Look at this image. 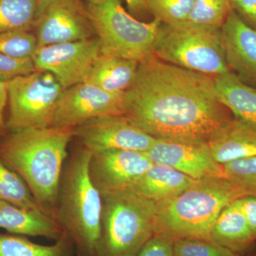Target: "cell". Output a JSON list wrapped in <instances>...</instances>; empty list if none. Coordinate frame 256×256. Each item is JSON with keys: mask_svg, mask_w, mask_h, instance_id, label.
<instances>
[{"mask_svg": "<svg viewBox=\"0 0 256 256\" xmlns=\"http://www.w3.org/2000/svg\"><path fill=\"white\" fill-rule=\"evenodd\" d=\"M139 63L101 54L85 82L114 94H124L132 86Z\"/></svg>", "mask_w": 256, "mask_h": 256, "instance_id": "d6986e66", "label": "cell"}, {"mask_svg": "<svg viewBox=\"0 0 256 256\" xmlns=\"http://www.w3.org/2000/svg\"><path fill=\"white\" fill-rule=\"evenodd\" d=\"M256 195L226 178L198 180L178 196L156 202L154 236L210 240L216 220L224 208L244 196Z\"/></svg>", "mask_w": 256, "mask_h": 256, "instance_id": "3957f363", "label": "cell"}, {"mask_svg": "<svg viewBox=\"0 0 256 256\" xmlns=\"http://www.w3.org/2000/svg\"><path fill=\"white\" fill-rule=\"evenodd\" d=\"M0 200L9 202L12 204L25 210H40L47 212L38 204L21 176L9 168L1 159Z\"/></svg>", "mask_w": 256, "mask_h": 256, "instance_id": "cb8c5ba5", "label": "cell"}, {"mask_svg": "<svg viewBox=\"0 0 256 256\" xmlns=\"http://www.w3.org/2000/svg\"><path fill=\"white\" fill-rule=\"evenodd\" d=\"M92 153L78 150L65 166L60 178L56 220L80 250L96 256L100 242L102 198L90 178Z\"/></svg>", "mask_w": 256, "mask_h": 256, "instance_id": "277c9868", "label": "cell"}, {"mask_svg": "<svg viewBox=\"0 0 256 256\" xmlns=\"http://www.w3.org/2000/svg\"><path fill=\"white\" fill-rule=\"evenodd\" d=\"M232 10L244 22L256 30V0H230Z\"/></svg>", "mask_w": 256, "mask_h": 256, "instance_id": "1f68e13d", "label": "cell"}, {"mask_svg": "<svg viewBox=\"0 0 256 256\" xmlns=\"http://www.w3.org/2000/svg\"><path fill=\"white\" fill-rule=\"evenodd\" d=\"M256 237L235 202L224 208L216 220L210 242L244 254L254 245Z\"/></svg>", "mask_w": 256, "mask_h": 256, "instance_id": "ffe728a7", "label": "cell"}, {"mask_svg": "<svg viewBox=\"0 0 256 256\" xmlns=\"http://www.w3.org/2000/svg\"><path fill=\"white\" fill-rule=\"evenodd\" d=\"M198 181L166 165L153 163L142 176L126 190L160 202L178 196Z\"/></svg>", "mask_w": 256, "mask_h": 256, "instance_id": "e0dca14e", "label": "cell"}, {"mask_svg": "<svg viewBox=\"0 0 256 256\" xmlns=\"http://www.w3.org/2000/svg\"><path fill=\"white\" fill-rule=\"evenodd\" d=\"M246 256H256V252H250V254H248V255Z\"/></svg>", "mask_w": 256, "mask_h": 256, "instance_id": "8d00e7d4", "label": "cell"}, {"mask_svg": "<svg viewBox=\"0 0 256 256\" xmlns=\"http://www.w3.org/2000/svg\"><path fill=\"white\" fill-rule=\"evenodd\" d=\"M100 53L96 37L38 47L32 60L38 70L50 72L66 89L86 80Z\"/></svg>", "mask_w": 256, "mask_h": 256, "instance_id": "8fae6325", "label": "cell"}, {"mask_svg": "<svg viewBox=\"0 0 256 256\" xmlns=\"http://www.w3.org/2000/svg\"><path fill=\"white\" fill-rule=\"evenodd\" d=\"M235 203L242 210L249 227L256 237V195L242 197Z\"/></svg>", "mask_w": 256, "mask_h": 256, "instance_id": "d6a6232c", "label": "cell"}, {"mask_svg": "<svg viewBox=\"0 0 256 256\" xmlns=\"http://www.w3.org/2000/svg\"><path fill=\"white\" fill-rule=\"evenodd\" d=\"M232 11L230 0H196L186 22L222 28Z\"/></svg>", "mask_w": 256, "mask_h": 256, "instance_id": "d4e9b609", "label": "cell"}, {"mask_svg": "<svg viewBox=\"0 0 256 256\" xmlns=\"http://www.w3.org/2000/svg\"><path fill=\"white\" fill-rule=\"evenodd\" d=\"M74 131L82 146L92 153L110 150L146 152L156 140L122 116L90 119Z\"/></svg>", "mask_w": 256, "mask_h": 256, "instance_id": "7c38bea8", "label": "cell"}, {"mask_svg": "<svg viewBox=\"0 0 256 256\" xmlns=\"http://www.w3.org/2000/svg\"><path fill=\"white\" fill-rule=\"evenodd\" d=\"M102 198L96 256H137L154 236L156 202L127 190L109 192Z\"/></svg>", "mask_w": 256, "mask_h": 256, "instance_id": "5b68a950", "label": "cell"}, {"mask_svg": "<svg viewBox=\"0 0 256 256\" xmlns=\"http://www.w3.org/2000/svg\"><path fill=\"white\" fill-rule=\"evenodd\" d=\"M124 94H111L92 84L80 82L64 89L52 127L75 128L90 119L124 116Z\"/></svg>", "mask_w": 256, "mask_h": 256, "instance_id": "30bf717a", "label": "cell"}, {"mask_svg": "<svg viewBox=\"0 0 256 256\" xmlns=\"http://www.w3.org/2000/svg\"><path fill=\"white\" fill-rule=\"evenodd\" d=\"M174 256H242V254L230 250L210 240L198 239H178L174 240Z\"/></svg>", "mask_w": 256, "mask_h": 256, "instance_id": "83f0119b", "label": "cell"}, {"mask_svg": "<svg viewBox=\"0 0 256 256\" xmlns=\"http://www.w3.org/2000/svg\"><path fill=\"white\" fill-rule=\"evenodd\" d=\"M153 54L166 63L210 76L232 72L226 62L222 28L162 23Z\"/></svg>", "mask_w": 256, "mask_h": 256, "instance_id": "8992f818", "label": "cell"}, {"mask_svg": "<svg viewBox=\"0 0 256 256\" xmlns=\"http://www.w3.org/2000/svg\"><path fill=\"white\" fill-rule=\"evenodd\" d=\"M153 164L146 152L110 150L92 153L90 178L101 196L129 188Z\"/></svg>", "mask_w": 256, "mask_h": 256, "instance_id": "4fadbf2b", "label": "cell"}, {"mask_svg": "<svg viewBox=\"0 0 256 256\" xmlns=\"http://www.w3.org/2000/svg\"><path fill=\"white\" fill-rule=\"evenodd\" d=\"M212 156L220 164L256 156V126L234 118L218 138L208 143Z\"/></svg>", "mask_w": 256, "mask_h": 256, "instance_id": "ac0fdd59", "label": "cell"}, {"mask_svg": "<svg viewBox=\"0 0 256 256\" xmlns=\"http://www.w3.org/2000/svg\"><path fill=\"white\" fill-rule=\"evenodd\" d=\"M222 32L228 68L244 84L256 88V30L232 10Z\"/></svg>", "mask_w": 256, "mask_h": 256, "instance_id": "9a60e30c", "label": "cell"}, {"mask_svg": "<svg viewBox=\"0 0 256 256\" xmlns=\"http://www.w3.org/2000/svg\"><path fill=\"white\" fill-rule=\"evenodd\" d=\"M150 14L162 24L186 22L196 0H146Z\"/></svg>", "mask_w": 256, "mask_h": 256, "instance_id": "484cf974", "label": "cell"}, {"mask_svg": "<svg viewBox=\"0 0 256 256\" xmlns=\"http://www.w3.org/2000/svg\"><path fill=\"white\" fill-rule=\"evenodd\" d=\"M124 116L156 140L208 144L235 118L216 94L214 77L152 56L124 92Z\"/></svg>", "mask_w": 256, "mask_h": 256, "instance_id": "6da1fadb", "label": "cell"}, {"mask_svg": "<svg viewBox=\"0 0 256 256\" xmlns=\"http://www.w3.org/2000/svg\"><path fill=\"white\" fill-rule=\"evenodd\" d=\"M214 88L218 100L236 118L256 126V88L229 72L214 77Z\"/></svg>", "mask_w": 256, "mask_h": 256, "instance_id": "44dd1931", "label": "cell"}, {"mask_svg": "<svg viewBox=\"0 0 256 256\" xmlns=\"http://www.w3.org/2000/svg\"><path fill=\"white\" fill-rule=\"evenodd\" d=\"M90 4H98V3L102 2L104 0H88Z\"/></svg>", "mask_w": 256, "mask_h": 256, "instance_id": "d590c367", "label": "cell"}, {"mask_svg": "<svg viewBox=\"0 0 256 256\" xmlns=\"http://www.w3.org/2000/svg\"><path fill=\"white\" fill-rule=\"evenodd\" d=\"M153 163L166 165L196 180L224 178L208 144L156 140L146 152Z\"/></svg>", "mask_w": 256, "mask_h": 256, "instance_id": "5bb4252c", "label": "cell"}, {"mask_svg": "<svg viewBox=\"0 0 256 256\" xmlns=\"http://www.w3.org/2000/svg\"><path fill=\"white\" fill-rule=\"evenodd\" d=\"M173 245L172 239L156 235L146 242L137 256H174Z\"/></svg>", "mask_w": 256, "mask_h": 256, "instance_id": "4dcf8cb0", "label": "cell"}, {"mask_svg": "<svg viewBox=\"0 0 256 256\" xmlns=\"http://www.w3.org/2000/svg\"><path fill=\"white\" fill-rule=\"evenodd\" d=\"M66 234L53 245L43 246L18 236L0 234V256H67Z\"/></svg>", "mask_w": 256, "mask_h": 256, "instance_id": "7402d4cb", "label": "cell"}, {"mask_svg": "<svg viewBox=\"0 0 256 256\" xmlns=\"http://www.w3.org/2000/svg\"><path fill=\"white\" fill-rule=\"evenodd\" d=\"M8 102V82L0 80V134H4L6 129L4 111Z\"/></svg>", "mask_w": 256, "mask_h": 256, "instance_id": "836d02e7", "label": "cell"}, {"mask_svg": "<svg viewBox=\"0 0 256 256\" xmlns=\"http://www.w3.org/2000/svg\"><path fill=\"white\" fill-rule=\"evenodd\" d=\"M128 10L133 15H144L150 13L146 0H126Z\"/></svg>", "mask_w": 256, "mask_h": 256, "instance_id": "e575fe53", "label": "cell"}, {"mask_svg": "<svg viewBox=\"0 0 256 256\" xmlns=\"http://www.w3.org/2000/svg\"><path fill=\"white\" fill-rule=\"evenodd\" d=\"M64 88L53 74L37 70L8 82L10 114L6 129L52 127Z\"/></svg>", "mask_w": 256, "mask_h": 256, "instance_id": "ba28073f", "label": "cell"}, {"mask_svg": "<svg viewBox=\"0 0 256 256\" xmlns=\"http://www.w3.org/2000/svg\"><path fill=\"white\" fill-rule=\"evenodd\" d=\"M224 178L256 195V156L223 164Z\"/></svg>", "mask_w": 256, "mask_h": 256, "instance_id": "f1b7e54d", "label": "cell"}, {"mask_svg": "<svg viewBox=\"0 0 256 256\" xmlns=\"http://www.w3.org/2000/svg\"><path fill=\"white\" fill-rule=\"evenodd\" d=\"M38 46L82 41L96 34L80 0H47L34 24Z\"/></svg>", "mask_w": 256, "mask_h": 256, "instance_id": "9c48e42d", "label": "cell"}, {"mask_svg": "<svg viewBox=\"0 0 256 256\" xmlns=\"http://www.w3.org/2000/svg\"><path fill=\"white\" fill-rule=\"evenodd\" d=\"M38 42L30 31L16 30L0 33V53L16 58H32Z\"/></svg>", "mask_w": 256, "mask_h": 256, "instance_id": "4316f807", "label": "cell"}, {"mask_svg": "<svg viewBox=\"0 0 256 256\" xmlns=\"http://www.w3.org/2000/svg\"><path fill=\"white\" fill-rule=\"evenodd\" d=\"M75 128H26L0 142V159L28 185L38 204L53 215L57 207L67 148ZM55 218V217H54Z\"/></svg>", "mask_w": 256, "mask_h": 256, "instance_id": "7a4b0ae2", "label": "cell"}, {"mask_svg": "<svg viewBox=\"0 0 256 256\" xmlns=\"http://www.w3.org/2000/svg\"><path fill=\"white\" fill-rule=\"evenodd\" d=\"M101 54L140 64L154 53L161 22H143L126 11L120 0H104L86 6Z\"/></svg>", "mask_w": 256, "mask_h": 256, "instance_id": "52a82bcc", "label": "cell"}, {"mask_svg": "<svg viewBox=\"0 0 256 256\" xmlns=\"http://www.w3.org/2000/svg\"><path fill=\"white\" fill-rule=\"evenodd\" d=\"M78 256H80V255H78Z\"/></svg>", "mask_w": 256, "mask_h": 256, "instance_id": "f35d334b", "label": "cell"}, {"mask_svg": "<svg viewBox=\"0 0 256 256\" xmlns=\"http://www.w3.org/2000/svg\"><path fill=\"white\" fill-rule=\"evenodd\" d=\"M37 2L38 3V4H42V3L44 2L47 1V0H36Z\"/></svg>", "mask_w": 256, "mask_h": 256, "instance_id": "74e56055", "label": "cell"}, {"mask_svg": "<svg viewBox=\"0 0 256 256\" xmlns=\"http://www.w3.org/2000/svg\"><path fill=\"white\" fill-rule=\"evenodd\" d=\"M0 228L11 234L57 240L66 233L54 217L40 210H25L0 200Z\"/></svg>", "mask_w": 256, "mask_h": 256, "instance_id": "2e32d148", "label": "cell"}, {"mask_svg": "<svg viewBox=\"0 0 256 256\" xmlns=\"http://www.w3.org/2000/svg\"><path fill=\"white\" fill-rule=\"evenodd\" d=\"M38 70L32 58H16L0 53V80L9 82L15 78Z\"/></svg>", "mask_w": 256, "mask_h": 256, "instance_id": "f546056e", "label": "cell"}, {"mask_svg": "<svg viewBox=\"0 0 256 256\" xmlns=\"http://www.w3.org/2000/svg\"><path fill=\"white\" fill-rule=\"evenodd\" d=\"M40 4L36 0H0V33L33 28Z\"/></svg>", "mask_w": 256, "mask_h": 256, "instance_id": "603a6c76", "label": "cell"}]
</instances>
